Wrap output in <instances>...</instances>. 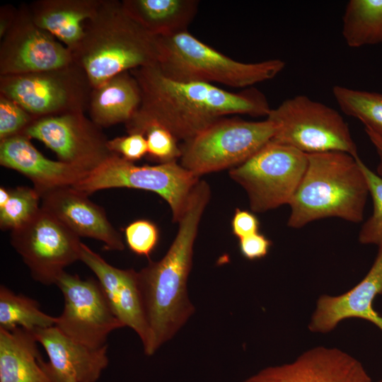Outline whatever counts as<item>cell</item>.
<instances>
[{
    "label": "cell",
    "mask_w": 382,
    "mask_h": 382,
    "mask_svg": "<svg viewBox=\"0 0 382 382\" xmlns=\"http://www.w3.org/2000/svg\"><path fill=\"white\" fill-rule=\"evenodd\" d=\"M130 72L141 101L125 124L128 134H141L146 126L156 124L184 142L227 115L267 117L272 109L265 95L254 87L234 93L212 83L178 81L166 76L156 64Z\"/></svg>",
    "instance_id": "1"
},
{
    "label": "cell",
    "mask_w": 382,
    "mask_h": 382,
    "mask_svg": "<svg viewBox=\"0 0 382 382\" xmlns=\"http://www.w3.org/2000/svg\"><path fill=\"white\" fill-rule=\"evenodd\" d=\"M210 196L209 185L199 180L190 194L175 238L165 255L158 261H149L138 272L151 335V355L172 339L195 311L187 282L198 227Z\"/></svg>",
    "instance_id": "2"
},
{
    "label": "cell",
    "mask_w": 382,
    "mask_h": 382,
    "mask_svg": "<svg viewBox=\"0 0 382 382\" xmlns=\"http://www.w3.org/2000/svg\"><path fill=\"white\" fill-rule=\"evenodd\" d=\"M71 52L92 89L122 72L157 64L158 54L157 37L116 0H101L94 16L84 23L82 40Z\"/></svg>",
    "instance_id": "3"
},
{
    "label": "cell",
    "mask_w": 382,
    "mask_h": 382,
    "mask_svg": "<svg viewBox=\"0 0 382 382\" xmlns=\"http://www.w3.org/2000/svg\"><path fill=\"white\" fill-rule=\"evenodd\" d=\"M307 155L306 171L289 204L288 226L300 228L330 217L361 222L369 190L358 156L340 151Z\"/></svg>",
    "instance_id": "4"
},
{
    "label": "cell",
    "mask_w": 382,
    "mask_h": 382,
    "mask_svg": "<svg viewBox=\"0 0 382 382\" xmlns=\"http://www.w3.org/2000/svg\"><path fill=\"white\" fill-rule=\"evenodd\" d=\"M156 37V65L166 76L178 81L219 83L248 88L272 79L285 67V62L279 59L238 62L206 45L188 30Z\"/></svg>",
    "instance_id": "5"
},
{
    "label": "cell",
    "mask_w": 382,
    "mask_h": 382,
    "mask_svg": "<svg viewBox=\"0 0 382 382\" xmlns=\"http://www.w3.org/2000/svg\"><path fill=\"white\" fill-rule=\"evenodd\" d=\"M276 127L272 141L304 154L340 151L356 157L347 123L335 109L304 95L286 99L267 117Z\"/></svg>",
    "instance_id": "6"
},
{
    "label": "cell",
    "mask_w": 382,
    "mask_h": 382,
    "mask_svg": "<svg viewBox=\"0 0 382 382\" xmlns=\"http://www.w3.org/2000/svg\"><path fill=\"white\" fill-rule=\"evenodd\" d=\"M270 120L221 118L180 146V165L199 177L245 162L275 134Z\"/></svg>",
    "instance_id": "7"
},
{
    "label": "cell",
    "mask_w": 382,
    "mask_h": 382,
    "mask_svg": "<svg viewBox=\"0 0 382 382\" xmlns=\"http://www.w3.org/2000/svg\"><path fill=\"white\" fill-rule=\"evenodd\" d=\"M199 178L176 161L137 166L113 154L71 187L88 196L98 190L115 187L151 191L165 199L171 209L173 221L178 222Z\"/></svg>",
    "instance_id": "8"
},
{
    "label": "cell",
    "mask_w": 382,
    "mask_h": 382,
    "mask_svg": "<svg viewBox=\"0 0 382 382\" xmlns=\"http://www.w3.org/2000/svg\"><path fill=\"white\" fill-rule=\"evenodd\" d=\"M307 164L306 154L271 140L229 175L246 192L252 212L263 213L289 204Z\"/></svg>",
    "instance_id": "9"
},
{
    "label": "cell",
    "mask_w": 382,
    "mask_h": 382,
    "mask_svg": "<svg viewBox=\"0 0 382 382\" xmlns=\"http://www.w3.org/2000/svg\"><path fill=\"white\" fill-rule=\"evenodd\" d=\"M91 91L85 72L74 62L50 71L0 76V94L37 119L84 112Z\"/></svg>",
    "instance_id": "10"
},
{
    "label": "cell",
    "mask_w": 382,
    "mask_h": 382,
    "mask_svg": "<svg viewBox=\"0 0 382 382\" xmlns=\"http://www.w3.org/2000/svg\"><path fill=\"white\" fill-rule=\"evenodd\" d=\"M11 243L33 279L45 285L56 284L64 269L81 259L80 237L41 207L28 221L11 231Z\"/></svg>",
    "instance_id": "11"
},
{
    "label": "cell",
    "mask_w": 382,
    "mask_h": 382,
    "mask_svg": "<svg viewBox=\"0 0 382 382\" xmlns=\"http://www.w3.org/2000/svg\"><path fill=\"white\" fill-rule=\"evenodd\" d=\"M56 285L63 295L64 308L54 326L68 337L98 349L107 345L112 331L124 328L98 280L64 272Z\"/></svg>",
    "instance_id": "12"
},
{
    "label": "cell",
    "mask_w": 382,
    "mask_h": 382,
    "mask_svg": "<svg viewBox=\"0 0 382 382\" xmlns=\"http://www.w3.org/2000/svg\"><path fill=\"white\" fill-rule=\"evenodd\" d=\"M21 134L42 141L57 154L59 161L87 173L114 154L108 147L109 139L102 127L84 112L35 119Z\"/></svg>",
    "instance_id": "13"
},
{
    "label": "cell",
    "mask_w": 382,
    "mask_h": 382,
    "mask_svg": "<svg viewBox=\"0 0 382 382\" xmlns=\"http://www.w3.org/2000/svg\"><path fill=\"white\" fill-rule=\"evenodd\" d=\"M0 76L50 71L74 63L71 51L33 21L22 4L15 21L1 38Z\"/></svg>",
    "instance_id": "14"
},
{
    "label": "cell",
    "mask_w": 382,
    "mask_h": 382,
    "mask_svg": "<svg viewBox=\"0 0 382 382\" xmlns=\"http://www.w3.org/2000/svg\"><path fill=\"white\" fill-rule=\"evenodd\" d=\"M242 382H371L355 357L337 347L317 346L294 361L265 367Z\"/></svg>",
    "instance_id": "15"
},
{
    "label": "cell",
    "mask_w": 382,
    "mask_h": 382,
    "mask_svg": "<svg viewBox=\"0 0 382 382\" xmlns=\"http://www.w3.org/2000/svg\"><path fill=\"white\" fill-rule=\"evenodd\" d=\"M81 261L96 276L108 303L124 327L139 337L144 353L151 356V335L139 284L138 272L120 269L82 243Z\"/></svg>",
    "instance_id": "16"
},
{
    "label": "cell",
    "mask_w": 382,
    "mask_h": 382,
    "mask_svg": "<svg viewBox=\"0 0 382 382\" xmlns=\"http://www.w3.org/2000/svg\"><path fill=\"white\" fill-rule=\"evenodd\" d=\"M382 295V245L365 277L354 287L337 296L322 294L308 323V330L325 334L332 331L343 320H367L382 332V316L374 308V301Z\"/></svg>",
    "instance_id": "17"
},
{
    "label": "cell",
    "mask_w": 382,
    "mask_h": 382,
    "mask_svg": "<svg viewBox=\"0 0 382 382\" xmlns=\"http://www.w3.org/2000/svg\"><path fill=\"white\" fill-rule=\"evenodd\" d=\"M45 349L49 361L42 367L51 382H96L109 359L108 345L94 349L84 345L60 331L56 326L33 331Z\"/></svg>",
    "instance_id": "18"
},
{
    "label": "cell",
    "mask_w": 382,
    "mask_h": 382,
    "mask_svg": "<svg viewBox=\"0 0 382 382\" xmlns=\"http://www.w3.org/2000/svg\"><path fill=\"white\" fill-rule=\"evenodd\" d=\"M41 207L57 218L79 237L103 242L110 250H123L121 234L108 221L103 208L71 186L49 190L41 195Z\"/></svg>",
    "instance_id": "19"
},
{
    "label": "cell",
    "mask_w": 382,
    "mask_h": 382,
    "mask_svg": "<svg viewBox=\"0 0 382 382\" xmlns=\"http://www.w3.org/2000/svg\"><path fill=\"white\" fill-rule=\"evenodd\" d=\"M0 163L26 176L41 195L52 189L72 186L88 173L44 156L30 139L17 134L0 141Z\"/></svg>",
    "instance_id": "20"
},
{
    "label": "cell",
    "mask_w": 382,
    "mask_h": 382,
    "mask_svg": "<svg viewBox=\"0 0 382 382\" xmlns=\"http://www.w3.org/2000/svg\"><path fill=\"white\" fill-rule=\"evenodd\" d=\"M101 0H40L28 6L33 22L62 41L71 52L84 34V23L96 13Z\"/></svg>",
    "instance_id": "21"
},
{
    "label": "cell",
    "mask_w": 382,
    "mask_h": 382,
    "mask_svg": "<svg viewBox=\"0 0 382 382\" xmlns=\"http://www.w3.org/2000/svg\"><path fill=\"white\" fill-rule=\"evenodd\" d=\"M141 101L139 84L130 71L110 79L91 93L88 111L90 118L100 127L127 123Z\"/></svg>",
    "instance_id": "22"
},
{
    "label": "cell",
    "mask_w": 382,
    "mask_h": 382,
    "mask_svg": "<svg viewBox=\"0 0 382 382\" xmlns=\"http://www.w3.org/2000/svg\"><path fill=\"white\" fill-rule=\"evenodd\" d=\"M33 332L0 328V382H51Z\"/></svg>",
    "instance_id": "23"
},
{
    "label": "cell",
    "mask_w": 382,
    "mask_h": 382,
    "mask_svg": "<svg viewBox=\"0 0 382 382\" xmlns=\"http://www.w3.org/2000/svg\"><path fill=\"white\" fill-rule=\"evenodd\" d=\"M127 13L154 37L187 30L198 10L197 0H123Z\"/></svg>",
    "instance_id": "24"
},
{
    "label": "cell",
    "mask_w": 382,
    "mask_h": 382,
    "mask_svg": "<svg viewBox=\"0 0 382 382\" xmlns=\"http://www.w3.org/2000/svg\"><path fill=\"white\" fill-rule=\"evenodd\" d=\"M342 35L351 47L382 43V0H350L342 20Z\"/></svg>",
    "instance_id": "25"
},
{
    "label": "cell",
    "mask_w": 382,
    "mask_h": 382,
    "mask_svg": "<svg viewBox=\"0 0 382 382\" xmlns=\"http://www.w3.org/2000/svg\"><path fill=\"white\" fill-rule=\"evenodd\" d=\"M56 322L57 317L44 313L37 301L1 285L0 328L13 330L21 328L33 332L54 326Z\"/></svg>",
    "instance_id": "26"
},
{
    "label": "cell",
    "mask_w": 382,
    "mask_h": 382,
    "mask_svg": "<svg viewBox=\"0 0 382 382\" xmlns=\"http://www.w3.org/2000/svg\"><path fill=\"white\" fill-rule=\"evenodd\" d=\"M332 95L340 110L382 137V93L335 86Z\"/></svg>",
    "instance_id": "27"
},
{
    "label": "cell",
    "mask_w": 382,
    "mask_h": 382,
    "mask_svg": "<svg viewBox=\"0 0 382 382\" xmlns=\"http://www.w3.org/2000/svg\"><path fill=\"white\" fill-rule=\"evenodd\" d=\"M9 199L0 208V227L15 230L28 221L40 209V195L34 189L19 186L9 189Z\"/></svg>",
    "instance_id": "28"
},
{
    "label": "cell",
    "mask_w": 382,
    "mask_h": 382,
    "mask_svg": "<svg viewBox=\"0 0 382 382\" xmlns=\"http://www.w3.org/2000/svg\"><path fill=\"white\" fill-rule=\"evenodd\" d=\"M357 161L366 177L373 202L372 214L362 224L358 240L361 244L378 247L382 245V178L372 171L359 156Z\"/></svg>",
    "instance_id": "29"
},
{
    "label": "cell",
    "mask_w": 382,
    "mask_h": 382,
    "mask_svg": "<svg viewBox=\"0 0 382 382\" xmlns=\"http://www.w3.org/2000/svg\"><path fill=\"white\" fill-rule=\"evenodd\" d=\"M146 137L148 156L159 163L176 161L182 151L175 137L163 127L150 124L141 132Z\"/></svg>",
    "instance_id": "30"
},
{
    "label": "cell",
    "mask_w": 382,
    "mask_h": 382,
    "mask_svg": "<svg viewBox=\"0 0 382 382\" xmlns=\"http://www.w3.org/2000/svg\"><path fill=\"white\" fill-rule=\"evenodd\" d=\"M35 119L17 103L0 94V141L22 134Z\"/></svg>",
    "instance_id": "31"
},
{
    "label": "cell",
    "mask_w": 382,
    "mask_h": 382,
    "mask_svg": "<svg viewBox=\"0 0 382 382\" xmlns=\"http://www.w3.org/2000/svg\"><path fill=\"white\" fill-rule=\"evenodd\" d=\"M126 242L135 254L149 257L158 240V229L150 221L140 219L129 224L125 230Z\"/></svg>",
    "instance_id": "32"
},
{
    "label": "cell",
    "mask_w": 382,
    "mask_h": 382,
    "mask_svg": "<svg viewBox=\"0 0 382 382\" xmlns=\"http://www.w3.org/2000/svg\"><path fill=\"white\" fill-rule=\"evenodd\" d=\"M110 150L127 161L134 162L147 154V142L144 134H128L108 141Z\"/></svg>",
    "instance_id": "33"
},
{
    "label": "cell",
    "mask_w": 382,
    "mask_h": 382,
    "mask_svg": "<svg viewBox=\"0 0 382 382\" xmlns=\"http://www.w3.org/2000/svg\"><path fill=\"white\" fill-rule=\"evenodd\" d=\"M271 245V241L259 232L239 239L241 253L249 260L265 257Z\"/></svg>",
    "instance_id": "34"
},
{
    "label": "cell",
    "mask_w": 382,
    "mask_h": 382,
    "mask_svg": "<svg viewBox=\"0 0 382 382\" xmlns=\"http://www.w3.org/2000/svg\"><path fill=\"white\" fill-rule=\"evenodd\" d=\"M233 233L239 239L259 232L260 221L255 214L236 209L231 221Z\"/></svg>",
    "instance_id": "35"
},
{
    "label": "cell",
    "mask_w": 382,
    "mask_h": 382,
    "mask_svg": "<svg viewBox=\"0 0 382 382\" xmlns=\"http://www.w3.org/2000/svg\"><path fill=\"white\" fill-rule=\"evenodd\" d=\"M18 8L11 5H5L0 9V37L6 35L12 26L16 17Z\"/></svg>",
    "instance_id": "36"
},
{
    "label": "cell",
    "mask_w": 382,
    "mask_h": 382,
    "mask_svg": "<svg viewBox=\"0 0 382 382\" xmlns=\"http://www.w3.org/2000/svg\"><path fill=\"white\" fill-rule=\"evenodd\" d=\"M365 132L378 154L376 173L382 178V137L368 129H365Z\"/></svg>",
    "instance_id": "37"
},
{
    "label": "cell",
    "mask_w": 382,
    "mask_h": 382,
    "mask_svg": "<svg viewBox=\"0 0 382 382\" xmlns=\"http://www.w3.org/2000/svg\"><path fill=\"white\" fill-rule=\"evenodd\" d=\"M10 196L9 189L1 186L0 187V208H2L7 203Z\"/></svg>",
    "instance_id": "38"
},
{
    "label": "cell",
    "mask_w": 382,
    "mask_h": 382,
    "mask_svg": "<svg viewBox=\"0 0 382 382\" xmlns=\"http://www.w3.org/2000/svg\"><path fill=\"white\" fill-rule=\"evenodd\" d=\"M65 382H76V381L73 378H69V379L66 380Z\"/></svg>",
    "instance_id": "39"
},
{
    "label": "cell",
    "mask_w": 382,
    "mask_h": 382,
    "mask_svg": "<svg viewBox=\"0 0 382 382\" xmlns=\"http://www.w3.org/2000/svg\"><path fill=\"white\" fill-rule=\"evenodd\" d=\"M378 382H382V378Z\"/></svg>",
    "instance_id": "40"
}]
</instances>
